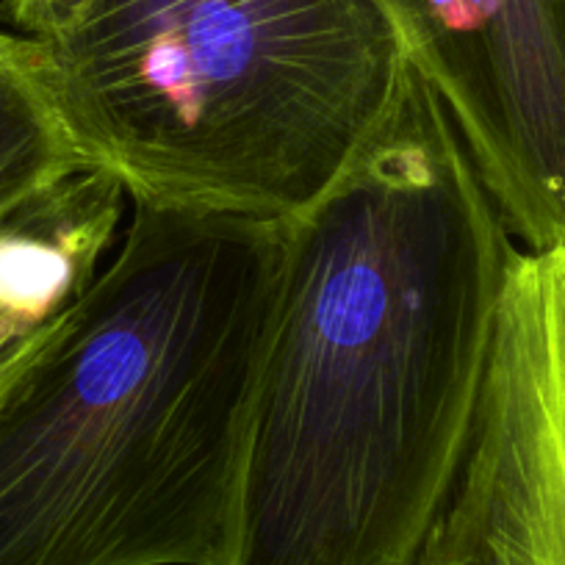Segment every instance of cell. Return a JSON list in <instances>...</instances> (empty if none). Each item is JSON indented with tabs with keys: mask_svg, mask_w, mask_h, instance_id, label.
I'll list each match as a JSON object with an SVG mask.
<instances>
[{
	"mask_svg": "<svg viewBox=\"0 0 565 565\" xmlns=\"http://www.w3.org/2000/svg\"><path fill=\"white\" fill-rule=\"evenodd\" d=\"M418 565H565V244L510 260L469 444Z\"/></svg>",
	"mask_w": 565,
	"mask_h": 565,
	"instance_id": "cell-4",
	"label": "cell"
},
{
	"mask_svg": "<svg viewBox=\"0 0 565 565\" xmlns=\"http://www.w3.org/2000/svg\"><path fill=\"white\" fill-rule=\"evenodd\" d=\"M282 222L136 205L0 374V565H227Z\"/></svg>",
	"mask_w": 565,
	"mask_h": 565,
	"instance_id": "cell-2",
	"label": "cell"
},
{
	"mask_svg": "<svg viewBox=\"0 0 565 565\" xmlns=\"http://www.w3.org/2000/svg\"><path fill=\"white\" fill-rule=\"evenodd\" d=\"M97 0H7L3 12L20 36L53 45L73 34Z\"/></svg>",
	"mask_w": 565,
	"mask_h": 565,
	"instance_id": "cell-7",
	"label": "cell"
},
{
	"mask_svg": "<svg viewBox=\"0 0 565 565\" xmlns=\"http://www.w3.org/2000/svg\"><path fill=\"white\" fill-rule=\"evenodd\" d=\"M504 227L565 244V0H377Z\"/></svg>",
	"mask_w": 565,
	"mask_h": 565,
	"instance_id": "cell-5",
	"label": "cell"
},
{
	"mask_svg": "<svg viewBox=\"0 0 565 565\" xmlns=\"http://www.w3.org/2000/svg\"><path fill=\"white\" fill-rule=\"evenodd\" d=\"M7 220H9V216H7ZM0 222H3V220H0Z\"/></svg>",
	"mask_w": 565,
	"mask_h": 565,
	"instance_id": "cell-9",
	"label": "cell"
},
{
	"mask_svg": "<svg viewBox=\"0 0 565 565\" xmlns=\"http://www.w3.org/2000/svg\"><path fill=\"white\" fill-rule=\"evenodd\" d=\"M42 47L75 150L130 203L269 222L333 186L405 62L377 0H97Z\"/></svg>",
	"mask_w": 565,
	"mask_h": 565,
	"instance_id": "cell-3",
	"label": "cell"
},
{
	"mask_svg": "<svg viewBox=\"0 0 565 565\" xmlns=\"http://www.w3.org/2000/svg\"><path fill=\"white\" fill-rule=\"evenodd\" d=\"M45 328H0V374L23 352V347Z\"/></svg>",
	"mask_w": 565,
	"mask_h": 565,
	"instance_id": "cell-8",
	"label": "cell"
},
{
	"mask_svg": "<svg viewBox=\"0 0 565 565\" xmlns=\"http://www.w3.org/2000/svg\"><path fill=\"white\" fill-rule=\"evenodd\" d=\"M282 227L227 565H418L519 247L411 58L355 159Z\"/></svg>",
	"mask_w": 565,
	"mask_h": 565,
	"instance_id": "cell-1",
	"label": "cell"
},
{
	"mask_svg": "<svg viewBox=\"0 0 565 565\" xmlns=\"http://www.w3.org/2000/svg\"><path fill=\"white\" fill-rule=\"evenodd\" d=\"M84 167L53 106L42 42L0 31V220Z\"/></svg>",
	"mask_w": 565,
	"mask_h": 565,
	"instance_id": "cell-6",
	"label": "cell"
}]
</instances>
